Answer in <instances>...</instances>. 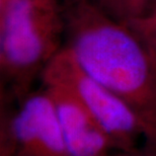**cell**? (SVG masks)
Returning <instances> with one entry per match:
<instances>
[{"mask_svg": "<svg viewBox=\"0 0 156 156\" xmlns=\"http://www.w3.org/2000/svg\"><path fill=\"white\" fill-rule=\"evenodd\" d=\"M67 48L84 72L126 101L156 133V52L92 0H63Z\"/></svg>", "mask_w": 156, "mask_h": 156, "instance_id": "cell-1", "label": "cell"}, {"mask_svg": "<svg viewBox=\"0 0 156 156\" xmlns=\"http://www.w3.org/2000/svg\"><path fill=\"white\" fill-rule=\"evenodd\" d=\"M65 32L61 0L1 1V62L4 93L18 99L60 51Z\"/></svg>", "mask_w": 156, "mask_h": 156, "instance_id": "cell-2", "label": "cell"}, {"mask_svg": "<svg viewBox=\"0 0 156 156\" xmlns=\"http://www.w3.org/2000/svg\"><path fill=\"white\" fill-rule=\"evenodd\" d=\"M43 82H55L72 91L110 137L116 150H130L155 142L156 133L117 94L81 69L65 47L48 62L41 74Z\"/></svg>", "mask_w": 156, "mask_h": 156, "instance_id": "cell-3", "label": "cell"}, {"mask_svg": "<svg viewBox=\"0 0 156 156\" xmlns=\"http://www.w3.org/2000/svg\"><path fill=\"white\" fill-rule=\"evenodd\" d=\"M1 117L0 156H69L54 105L45 89L16 99Z\"/></svg>", "mask_w": 156, "mask_h": 156, "instance_id": "cell-4", "label": "cell"}, {"mask_svg": "<svg viewBox=\"0 0 156 156\" xmlns=\"http://www.w3.org/2000/svg\"><path fill=\"white\" fill-rule=\"evenodd\" d=\"M54 105L69 156H107L116 150L80 99L67 87L55 82H43Z\"/></svg>", "mask_w": 156, "mask_h": 156, "instance_id": "cell-5", "label": "cell"}, {"mask_svg": "<svg viewBox=\"0 0 156 156\" xmlns=\"http://www.w3.org/2000/svg\"><path fill=\"white\" fill-rule=\"evenodd\" d=\"M128 24L156 52V1L147 14Z\"/></svg>", "mask_w": 156, "mask_h": 156, "instance_id": "cell-6", "label": "cell"}, {"mask_svg": "<svg viewBox=\"0 0 156 156\" xmlns=\"http://www.w3.org/2000/svg\"><path fill=\"white\" fill-rule=\"evenodd\" d=\"M92 1L95 2L102 10L110 14L112 17L125 23L129 0H92Z\"/></svg>", "mask_w": 156, "mask_h": 156, "instance_id": "cell-7", "label": "cell"}, {"mask_svg": "<svg viewBox=\"0 0 156 156\" xmlns=\"http://www.w3.org/2000/svg\"><path fill=\"white\" fill-rule=\"evenodd\" d=\"M155 1L156 0H129L125 23H128L146 15L153 7Z\"/></svg>", "mask_w": 156, "mask_h": 156, "instance_id": "cell-8", "label": "cell"}, {"mask_svg": "<svg viewBox=\"0 0 156 156\" xmlns=\"http://www.w3.org/2000/svg\"><path fill=\"white\" fill-rule=\"evenodd\" d=\"M107 156H156V143L147 141L130 150H114Z\"/></svg>", "mask_w": 156, "mask_h": 156, "instance_id": "cell-9", "label": "cell"}, {"mask_svg": "<svg viewBox=\"0 0 156 156\" xmlns=\"http://www.w3.org/2000/svg\"><path fill=\"white\" fill-rule=\"evenodd\" d=\"M1 1H5V0H0V2H1Z\"/></svg>", "mask_w": 156, "mask_h": 156, "instance_id": "cell-10", "label": "cell"}]
</instances>
